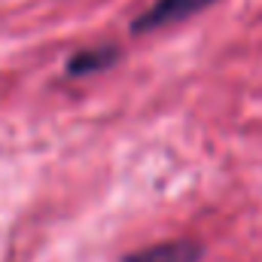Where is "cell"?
Masks as SVG:
<instances>
[{
  "instance_id": "obj_2",
  "label": "cell",
  "mask_w": 262,
  "mask_h": 262,
  "mask_svg": "<svg viewBox=\"0 0 262 262\" xmlns=\"http://www.w3.org/2000/svg\"><path fill=\"white\" fill-rule=\"evenodd\" d=\"M198 253L201 250L192 241H165V244H152L146 250L131 253L128 262H195Z\"/></svg>"
},
{
  "instance_id": "obj_3",
  "label": "cell",
  "mask_w": 262,
  "mask_h": 262,
  "mask_svg": "<svg viewBox=\"0 0 262 262\" xmlns=\"http://www.w3.org/2000/svg\"><path fill=\"white\" fill-rule=\"evenodd\" d=\"M119 58V52L113 46H95V49H82L67 61L70 76H89V73H101Z\"/></svg>"
},
{
  "instance_id": "obj_1",
  "label": "cell",
  "mask_w": 262,
  "mask_h": 262,
  "mask_svg": "<svg viewBox=\"0 0 262 262\" xmlns=\"http://www.w3.org/2000/svg\"><path fill=\"white\" fill-rule=\"evenodd\" d=\"M216 0H156L143 15H137L134 21V31H159V28H168V25H177L189 15L201 12L204 6H210Z\"/></svg>"
}]
</instances>
